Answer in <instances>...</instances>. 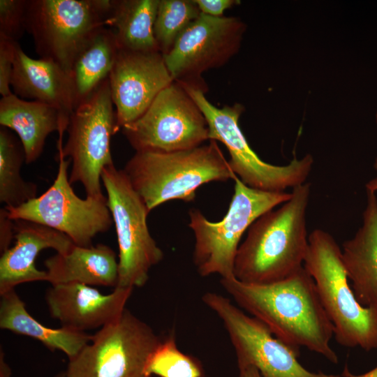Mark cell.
Masks as SVG:
<instances>
[{
    "label": "cell",
    "instance_id": "13",
    "mask_svg": "<svg viewBox=\"0 0 377 377\" xmlns=\"http://www.w3.org/2000/svg\"><path fill=\"white\" fill-rule=\"evenodd\" d=\"M121 130L136 151H181L209 140L205 116L177 82L163 89L142 116Z\"/></svg>",
    "mask_w": 377,
    "mask_h": 377
},
{
    "label": "cell",
    "instance_id": "19",
    "mask_svg": "<svg viewBox=\"0 0 377 377\" xmlns=\"http://www.w3.org/2000/svg\"><path fill=\"white\" fill-rule=\"evenodd\" d=\"M70 116L50 105L22 99L15 94L0 101V124L17 135L25 162L36 161L42 154L46 138L52 132L64 135Z\"/></svg>",
    "mask_w": 377,
    "mask_h": 377
},
{
    "label": "cell",
    "instance_id": "5",
    "mask_svg": "<svg viewBox=\"0 0 377 377\" xmlns=\"http://www.w3.org/2000/svg\"><path fill=\"white\" fill-rule=\"evenodd\" d=\"M228 212L218 222L209 221L199 210L189 212V228L195 245L193 260L201 276H234L236 253L243 234L262 214L287 202L292 193L268 192L251 188L237 176Z\"/></svg>",
    "mask_w": 377,
    "mask_h": 377
},
{
    "label": "cell",
    "instance_id": "29",
    "mask_svg": "<svg viewBox=\"0 0 377 377\" xmlns=\"http://www.w3.org/2000/svg\"><path fill=\"white\" fill-rule=\"evenodd\" d=\"M17 43L0 35V94L2 97L13 94L10 82Z\"/></svg>",
    "mask_w": 377,
    "mask_h": 377
},
{
    "label": "cell",
    "instance_id": "1",
    "mask_svg": "<svg viewBox=\"0 0 377 377\" xmlns=\"http://www.w3.org/2000/svg\"><path fill=\"white\" fill-rule=\"evenodd\" d=\"M220 283L237 306L264 323L276 338L297 350L304 347L338 362L330 343L333 325L304 266L270 283H246L235 276L221 278Z\"/></svg>",
    "mask_w": 377,
    "mask_h": 377
},
{
    "label": "cell",
    "instance_id": "35",
    "mask_svg": "<svg viewBox=\"0 0 377 377\" xmlns=\"http://www.w3.org/2000/svg\"><path fill=\"white\" fill-rule=\"evenodd\" d=\"M367 191L376 193L377 191V177L374 178L366 184Z\"/></svg>",
    "mask_w": 377,
    "mask_h": 377
},
{
    "label": "cell",
    "instance_id": "26",
    "mask_svg": "<svg viewBox=\"0 0 377 377\" xmlns=\"http://www.w3.org/2000/svg\"><path fill=\"white\" fill-rule=\"evenodd\" d=\"M194 0H159L154 34L163 55L172 48L182 33L200 14Z\"/></svg>",
    "mask_w": 377,
    "mask_h": 377
},
{
    "label": "cell",
    "instance_id": "8",
    "mask_svg": "<svg viewBox=\"0 0 377 377\" xmlns=\"http://www.w3.org/2000/svg\"><path fill=\"white\" fill-rule=\"evenodd\" d=\"M110 0H29L26 31L40 58L55 62L71 75L87 40L106 27Z\"/></svg>",
    "mask_w": 377,
    "mask_h": 377
},
{
    "label": "cell",
    "instance_id": "28",
    "mask_svg": "<svg viewBox=\"0 0 377 377\" xmlns=\"http://www.w3.org/2000/svg\"><path fill=\"white\" fill-rule=\"evenodd\" d=\"M29 0H0V35L17 41L26 31Z\"/></svg>",
    "mask_w": 377,
    "mask_h": 377
},
{
    "label": "cell",
    "instance_id": "20",
    "mask_svg": "<svg viewBox=\"0 0 377 377\" xmlns=\"http://www.w3.org/2000/svg\"><path fill=\"white\" fill-rule=\"evenodd\" d=\"M341 257L348 281L360 304L377 308V197L367 191L362 223L342 244Z\"/></svg>",
    "mask_w": 377,
    "mask_h": 377
},
{
    "label": "cell",
    "instance_id": "21",
    "mask_svg": "<svg viewBox=\"0 0 377 377\" xmlns=\"http://www.w3.org/2000/svg\"><path fill=\"white\" fill-rule=\"evenodd\" d=\"M47 281L51 285L79 283L88 286L116 288L119 263L108 246L74 245L66 253H56L45 260Z\"/></svg>",
    "mask_w": 377,
    "mask_h": 377
},
{
    "label": "cell",
    "instance_id": "37",
    "mask_svg": "<svg viewBox=\"0 0 377 377\" xmlns=\"http://www.w3.org/2000/svg\"><path fill=\"white\" fill-rule=\"evenodd\" d=\"M376 123H377V112H376ZM374 167L377 170V158H376V159L375 161V163L374 164Z\"/></svg>",
    "mask_w": 377,
    "mask_h": 377
},
{
    "label": "cell",
    "instance_id": "27",
    "mask_svg": "<svg viewBox=\"0 0 377 377\" xmlns=\"http://www.w3.org/2000/svg\"><path fill=\"white\" fill-rule=\"evenodd\" d=\"M146 375L151 377H202V369L193 357L182 353L177 345L175 336L170 334L151 355L146 367Z\"/></svg>",
    "mask_w": 377,
    "mask_h": 377
},
{
    "label": "cell",
    "instance_id": "14",
    "mask_svg": "<svg viewBox=\"0 0 377 377\" xmlns=\"http://www.w3.org/2000/svg\"><path fill=\"white\" fill-rule=\"evenodd\" d=\"M245 30L238 17L200 13L163 54L174 81L206 91L202 74L223 66L238 52Z\"/></svg>",
    "mask_w": 377,
    "mask_h": 377
},
{
    "label": "cell",
    "instance_id": "10",
    "mask_svg": "<svg viewBox=\"0 0 377 377\" xmlns=\"http://www.w3.org/2000/svg\"><path fill=\"white\" fill-rule=\"evenodd\" d=\"M161 339L128 309L98 329L65 371L68 377H147V362Z\"/></svg>",
    "mask_w": 377,
    "mask_h": 377
},
{
    "label": "cell",
    "instance_id": "30",
    "mask_svg": "<svg viewBox=\"0 0 377 377\" xmlns=\"http://www.w3.org/2000/svg\"><path fill=\"white\" fill-rule=\"evenodd\" d=\"M201 13L223 17L224 11L239 3L235 0H194Z\"/></svg>",
    "mask_w": 377,
    "mask_h": 377
},
{
    "label": "cell",
    "instance_id": "4",
    "mask_svg": "<svg viewBox=\"0 0 377 377\" xmlns=\"http://www.w3.org/2000/svg\"><path fill=\"white\" fill-rule=\"evenodd\" d=\"M304 267L315 282L337 342L367 351L377 348V308L364 306L357 301L344 268L341 249L328 232L315 229L309 234Z\"/></svg>",
    "mask_w": 377,
    "mask_h": 377
},
{
    "label": "cell",
    "instance_id": "22",
    "mask_svg": "<svg viewBox=\"0 0 377 377\" xmlns=\"http://www.w3.org/2000/svg\"><path fill=\"white\" fill-rule=\"evenodd\" d=\"M0 296L1 330L33 338L52 352H63L68 360L75 357L91 340L92 335L86 332L45 326L29 314L15 289Z\"/></svg>",
    "mask_w": 377,
    "mask_h": 377
},
{
    "label": "cell",
    "instance_id": "12",
    "mask_svg": "<svg viewBox=\"0 0 377 377\" xmlns=\"http://www.w3.org/2000/svg\"><path fill=\"white\" fill-rule=\"evenodd\" d=\"M202 301L222 321L239 369L252 366L262 377H340L311 372L302 367L297 360L300 350L276 338L264 323L249 316L230 298L207 292Z\"/></svg>",
    "mask_w": 377,
    "mask_h": 377
},
{
    "label": "cell",
    "instance_id": "32",
    "mask_svg": "<svg viewBox=\"0 0 377 377\" xmlns=\"http://www.w3.org/2000/svg\"><path fill=\"white\" fill-rule=\"evenodd\" d=\"M11 369L5 359V353L2 349V346L0 347V377H11Z\"/></svg>",
    "mask_w": 377,
    "mask_h": 377
},
{
    "label": "cell",
    "instance_id": "9",
    "mask_svg": "<svg viewBox=\"0 0 377 377\" xmlns=\"http://www.w3.org/2000/svg\"><path fill=\"white\" fill-rule=\"evenodd\" d=\"M101 182L107 193L108 206L115 226L119 255L117 287H142L150 269L163 258V252L151 235L145 203L134 190L123 170L105 167Z\"/></svg>",
    "mask_w": 377,
    "mask_h": 377
},
{
    "label": "cell",
    "instance_id": "3",
    "mask_svg": "<svg viewBox=\"0 0 377 377\" xmlns=\"http://www.w3.org/2000/svg\"><path fill=\"white\" fill-rule=\"evenodd\" d=\"M123 171L149 212L170 200L193 201L202 184L236 176L214 140L181 151H136Z\"/></svg>",
    "mask_w": 377,
    "mask_h": 377
},
{
    "label": "cell",
    "instance_id": "34",
    "mask_svg": "<svg viewBox=\"0 0 377 377\" xmlns=\"http://www.w3.org/2000/svg\"><path fill=\"white\" fill-rule=\"evenodd\" d=\"M239 377H262L258 370L252 366L239 369Z\"/></svg>",
    "mask_w": 377,
    "mask_h": 377
},
{
    "label": "cell",
    "instance_id": "33",
    "mask_svg": "<svg viewBox=\"0 0 377 377\" xmlns=\"http://www.w3.org/2000/svg\"><path fill=\"white\" fill-rule=\"evenodd\" d=\"M341 376L343 377H377V367L367 373L355 375L350 373L348 367L346 366Z\"/></svg>",
    "mask_w": 377,
    "mask_h": 377
},
{
    "label": "cell",
    "instance_id": "18",
    "mask_svg": "<svg viewBox=\"0 0 377 377\" xmlns=\"http://www.w3.org/2000/svg\"><path fill=\"white\" fill-rule=\"evenodd\" d=\"M10 85L18 97L50 105L68 116L77 106L71 75L54 61L29 57L19 43Z\"/></svg>",
    "mask_w": 377,
    "mask_h": 377
},
{
    "label": "cell",
    "instance_id": "16",
    "mask_svg": "<svg viewBox=\"0 0 377 377\" xmlns=\"http://www.w3.org/2000/svg\"><path fill=\"white\" fill-rule=\"evenodd\" d=\"M133 288L116 287L109 294L79 283L54 284L47 290L45 302L52 318L61 327L78 332L101 328L126 309Z\"/></svg>",
    "mask_w": 377,
    "mask_h": 377
},
{
    "label": "cell",
    "instance_id": "24",
    "mask_svg": "<svg viewBox=\"0 0 377 377\" xmlns=\"http://www.w3.org/2000/svg\"><path fill=\"white\" fill-rule=\"evenodd\" d=\"M119 50L114 31L106 27L98 29L84 44L71 72L77 105L108 77Z\"/></svg>",
    "mask_w": 377,
    "mask_h": 377
},
{
    "label": "cell",
    "instance_id": "11",
    "mask_svg": "<svg viewBox=\"0 0 377 377\" xmlns=\"http://www.w3.org/2000/svg\"><path fill=\"white\" fill-rule=\"evenodd\" d=\"M57 157L56 178L45 193L20 206L5 209L13 221L24 220L47 226L67 235L75 245L89 246L97 235L107 232L112 226L107 197H78L68 175L71 161L59 154Z\"/></svg>",
    "mask_w": 377,
    "mask_h": 377
},
{
    "label": "cell",
    "instance_id": "15",
    "mask_svg": "<svg viewBox=\"0 0 377 377\" xmlns=\"http://www.w3.org/2000/svg\"><path fill=\"white\" fill-rule=\"evenodd\" d=\"M116 128L138 119L156 96L174 81L160 52L119 50L108 76Z\"/></svg>",
    "mask_w": 377,
    "mask_h": 377
},
{
    "label": "cell",
    "instance_id": "31",
    "mask_svg": "<svg viewBox=\"0 0 377 377\" xmlns=\"http://www.w3.org/2000/svg\"><path fill=\"white\" fill-rule=\"evenodd\" d=\"M15 236L14 221L8 216L4 208L0 210V251L3 253L8 249Z\"/></svg>",
    "mask_w": 377,
    "mask_h": 377
},
{
    "label": "cell",
    "instance_id": "6",
    "mask_svg": "<svg viewBox=\"0 0 377 377\" xmlns=\"http://www.w3.org/2000/svg\"><path fill=\"white\" fill-rule=\"evenodd\" d=\"M179 84L205 116L209 140L219 141L226 146L230 154L229 166L244 184L264 191L283 192L306 182L313 164L311 154L300 159L294 157L286 165L265 162L251 148L239 127V119L244 110L242 104L218 108L207 100L201 89Z\"/></svg>",
    "mask_w": 377,
    "mask_h": 377
},
{
    "label": "cell",
    "instance_id": "25",
    "mask_svg": "<svg viewBox=\"0 0 377 377\" xmlns=\"http://www.w3.org/2000/svg\"><path fill=\"white\" fill-rule=\"evenodd\" d=\"M25 161L23 146L8 128H0V202L15 207L36 198L37 186L24 180L21 168Z\"/></svg>",
    "mask_w": 377,
    "mask_h": 377
},
{
    "label": "cell",
    "instance_id": "7",
    "mask_svg": "<svg viewBox=\"0 0 377 377\" xmlns=\"http://www.w3.org/2000/svg\"><path fill=\"white\" fill-rule=\"evenodd\" d=\"M108 77L80 101L70 115L68 138L63 145L59 136L58 154L70 158L71 184H82L86 196L105 197L101 188V174L113 165L111 137L117 132L116 112Z\"/></svg>",
    "mask_w": 377,
    "mask_h": 377
},
{
    "label": "cell",
    "instance_id": "2",
    "mask_svg": "<svg viewBox=\"0 0 377 377\" xmlns=\"http://www.w3.org/2000/svg\"><path fill=\"white\" fill-rule=\"evenodd\" d=\"M282 205L258 217L237 249L233 273L244 283L267 284L282 280L304 266L309 245L306 211L311 184L293 188Z\"/></svg>",
    "mask_w": 377,
    "mask_h": 377
},
{
    "label": "cell",
    "instance_id": "36",
    "mask_svg": "<svg viewBox=\"0 0 377 377\" xmlns=\"http://www.w3.org/2000/svg\"><path fill=\"white\" fill-rule=\"evenodd\" d=\"M54 377H68L66 372H61L56 375Z\"/></svg>",
    "mask_w": 377,
    "mask_h": 377
},
{
    "label": "cell",
    "instance_id": "23",
    "mask_svg": "<svg viewBox=\"0 0 377 377\" xmlns=\"http://www.w3.org/2000/svg\"><path fill=\"white\" fill-rule=\"evenodd\" d=\"M159 0H110L106 18L120 50L159 52L154 25Z\"/></svg>",
    "mask_w": 377,
    "mask_h": 377
},
{
    "label": "cell",
    "instance_id": "17",
    "mask_svg": "<svg viewBox=\"0 0 377 377\" xmlns=\"http://www.w3.org/2000/svg\"><path fill=\"white\" fill-rule=\"evenodd\" d=\"M14 231V246L0 258V295L24 283L47 281L46 271L35 264L40 252L52 249L57 253H66L75 245L65 234L31 221L15 220Z\"/></svg>",
    "mask_w": 377,
    "mask_h": 377
}]
</instances>
